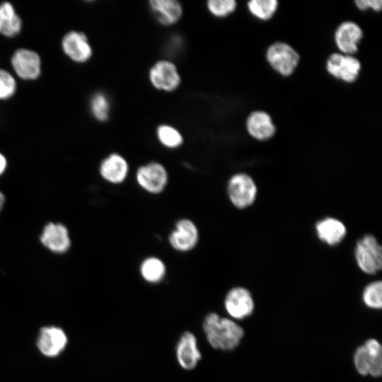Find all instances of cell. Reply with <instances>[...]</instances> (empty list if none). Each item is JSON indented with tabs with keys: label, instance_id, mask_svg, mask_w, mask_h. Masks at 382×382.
Segmentation results:
<instances>
[{
	"label": "cell",
	"instance_id": "cell-1",
	"mask_svg": "<svg viewBox=\"0 0 382 382\" xmlns=\"http://www.w3.org/2000/svg\"><path fill=\"white\" fill-rule=\"evenodd\" d=\"M203 330L209 344L213 348L227 351L238 347L244 335L239 325L215 313L205 317Z\"/></svg>",
	"mask_w": 382,
	"mask_h": 382
},
{
	"label": "cell",
	"instance_id": "cell-2",
	"mask_svg": "<svg viewBox=\"0 0 382 382\" xmlns=\"http://www.w3.org/2000/svg\"><path fill=\"white\" fill-rule=\"evenodd\" d=\"M147 77L155 90L166 93L178 90L183 81L178 66L169 58L155 61L149 68Z\"/></svg>",
	"mask_w": 382,
	"mask_h": 382
},
{
	"label": "cell",
	"instance_id": "cell-3",
	"mask_svg": "<svg viewBox=\"0 0 382 382\" xmlns=\"http://www.w3.org/2000/svg\"><path fill=\"white\" fill-rule=\"evenodd\" d=\"M354 257L359 269L368 274H375L381 270L382 248L371 234L364 235L357 242Z\"/></svg>",
	"mask_w": 382,
	"mask_h": 382
},
{
	"label": "cell",
	"instance_id": "cell-4",
	"mask_svg": "<svg viewBox=\"0 0 382 382\" xmlns=\"http://www.w3.org/2000/svg\"><path fill=\"white\" fill-rule=\"evenodd\" d=\"M135 179L144 191L152 195L162 193L166 188L169 175L165 166L156 161L139 166L136 170Z\"/></svg>",
	"mask_w": 382,
	"mask_h": 382
},
{
	"label": "cell",
	"instance_id": "cell-5",
	"mask_svg": "<svg viewBox=\"0 0 382 382\" xmlns=\"http://www.w3.org/2000/svg\"><path fill=\"white\" fill-rule=\"evenodd\" d=\"M354 361L360 374L379 377L382 373V348L379 342L375 339L366 340L356 349Z\"/></svg>",
	"mask_w": 382,
	"mask_h": 382
},
{
	"label": "cell",
	"instance_id": "cell-6",
	"mask_svg": "<svg viewBox=\"0 0 382 382\" xmlns=\"http://www.w3.org/2000/svg\"><path fill=\"white\" fill-rule=\"evenodd\" d=\"M257 189L253 179L248 174L233 175L227 183V194L231 204L238 209L250 206L257 196Z\"/></svg>",
	"mask_w": 382,
	"mask_h": 382
},
{
	"label": "cell",
	"instance_id": "cell-7",
	"mask_svg": "<svg viewBox=\"0 0 382 382\" xmlns=\"http://www.w3.org/2000/svg\"><path fill=\"white\" fill-rule=\"evenodd\" d=\"M266 59L276 72L284 76H288L295 71L300 57L289 44L277 42L272 44L267 50Z\"/></svg>",
	"mask_w": 382,
	"mask_h": 382
},
{
	"label": "cell",
	"instance_id": "cell-8",
	"mask_svg": "<svg viewBox=\"0 0 382 382\" xmlns=\"http://www.w3.org/2000/svg\"><path fill=\"white\" fill-rule=\"evenodd\" d=\"M199 231L197 224L190 219H178L168 236L170 246L180 253L195 249L199 243Z\"/></svg>",
	"mask_w": 382,
	"mask_h": 382
},
{
	"label": "cell",
	"instance_id": "cell-9",
	"mask_svg": "<svg viewBox=\"0 0 382 382\" xmlns=\"http://www.w3.org/2000/svg\"><path fill=\"white\" fill-rule=\"evenodd\" d=\"M361 63L353 55L335 52L326 62L327 71L333 77L345 83L355 81L361 71Z\"/></svg>",
	"mask_w": 382,
	"mask_h": 382
},
{
	"label": "cell",
	"instance_id": "cell-10",
	"mask_svg": "<svg viewBox=\"0 0 382 382\" xmlns=\"http://www.w3.org/2000/svg\"><path fill=\"white\" fill-rule=\"evenodd\" d=\"M148 8L156 22L163 27L178 24L184 14L183 6L178 0H150Z\"/></svg>",
	"mask_w": 382,
	"mask_h": 382
},
{
	"label": "cell",
	"instance_id": "cell-11",
	"mask_svg": "<svg viewBox=\"0 0 382 382\" xmlns=\"http://www.w3.org/2000/svg\"><path fill=\"white\" fill-rule=\"evenodd\" d=\"M98 170L105 181L112 185H120L123 183L129 175V164L123 155L112 152L101 161Z\"/></svg>",
	"mask_w": 382,
	"mask_h": 382
},
{
	"label": "cell",
	"instance_id": "cell-12",
	"mask_svg": "<svg viewBox=\"0 0 382 382\" xmlns=\"http://www.w3.org/2000/svg\"><path fill=\"white\" fill-rule=\"evenodd\" d=\"M40 241L45 248L56 254L65 253L71 245L69 231L61 223H47L42 229Z\"/></svg>",
	"mask_w": 382,
	"mask_h": 382
},
{
	"label": "cell",
	"instance_id": "cell-13",
	"mask_svg": "<svg viewBox=\"0 0 382 382\" xmlns=\"http://www.w3.org/2000/svg\"><path fill=\"white\" fill-rule=\"evenodd\" d=\"M225 308L232 318L243 319L250 316L254 309V301L250 292L241 286L230 289L224 299Z\"/></svg>",
	"mask_w": 382,
	"mask_h": 382
},
{
	"label": "cell",
	"instance_id": "cell-14",
	"mask_svg": "<svg viewBox=\"0 0 382 382\" xmlns=\"http://www.w3.org/2000/svg\"><path fill=\"white\" fill-rule=\"evenodd\" d=\"M62 47L72 61L85 63L93 56V48L87 35L79 31H70L62 40Z\"/></svg>",
	"mask_w": 382,
	"mask_h": 382
},
{
	"label": "cell",
	"instance_id": "cell-15",
	"mask_svg": "<svg viewBox=\"0 0 382 382\" xmlns=\"http://www.w3.org/2000/svg\"><path fill=\"white\" fill-rule=\"evenodd\" d=\"M11 62L16 74L23 80H35L40 75L41 59L39 54L33 50H16Z\"/></svg>",
	"mask_w": 382,
	"mask_h": 382
},
{
	"label": "cell",
	"instance_id": "cell-16",
	"mask_svg": "<svg viewBox=\"0 0 382 382\" xmlns=\"http://www.w3.org/2000/svg\"><path fill=\"white\" fill-rule=\"evenodd\" d=\"M362 37L363 31L358 24L352 21H345L336 29L334 40L340 53L353 55L357 52Z\"/></svg>",
	"mask_w": 382,
	"mask_h": 382
},
{
	"label": "cell",
	"instance_id": "cell-17",
	"mask_svg": "<svg viewBox=\"0 0 382 382\" xmlns=\"http://www.w3.org/2000/svg\"><path fill=\"white\" fill-rule=\"evenodd\" d=\"M67 337L62 329L57 327H44L40 330L37 345L47 357L57 356L66 347Z\"/></svg>",
	"mask_w": 382,
	"mask_h": 382
},
{
	"label": "cell",
	"instance_id": "cell-18",
	"mask_svg": "<svg viewBox=\"0 0 382 382\" xmlns=\"http://www.w3.org/2000/svg\"><path fill=\"white\" fill-rule=\"evenodd\" d=\"M176 358L180 366L185 370L196 367L202 354L194 334L185 332L181 335L176 346Z\"/></svg>",
	"mask_w": 382,
	"mask_h": 382
},
{
	"label": "cell",
	"instance_id": "cell-19",
	"mask_svg": "<svg viewBox=\"0 0 382 382\" xmlns=\"http://www.w3.org/2000/svg\"><path fill=\"white\" fill-rule=\"evenodd\" d=\"M248 134L259 141H265L272 137L276 132L270 115L262 110L251 112L246 120Z\"/></svg>",
	"mask_w": 382,
	"mask_h": 382
},
{
	"label": "cell",
	"instance_id": "cell-20",
	"mask_svg": "<svg viewBox=\"0 0 382 382\" xmlns=\"http://www.w3.org/2000/svg\"><path fill=\"white\" fill-rule=\"evenodd\" d=\"M316 231L319 239L329 245L340 243L347 233L345 224L333 217H327L318 221L316 224Z\"/></svg>",
	"mask_w": 382,
	"mask_h": 382
},
{
	"label": "cell",
	"instance_id": "cell-21",
	"mask_svg": "<svg viewBox=\"0 0 382 382\" xmlns=\"http://www.w3.org/2000/svg\"><path fill=\"white\" fill-rule=\"evenodd\" d=\"M22 28L21 18L16 13L13 6L5 1L0 4V33L13 37L20 33Z\"/></svg>",
	"mask_w": 382,
	"mask_h": 382
},
{
	"label": "cell",
	"instance_id": "cell-22",
	"mask_svg": "<svg viewBox=\"0 0 382 382\" xmlns=\"http://www.w3.org/2000/svg\"><path fill=\"white\" fill-rule=\"evenodd\" d=\"M166 265L158 257L149 256L139 265V273L142 279L151 284L161 282L166 274Z\"/></svg>",
	"mask_w": 382,
	"mask_h": 382
},
{
	"label": "cell",
	"instance_id": "cell-23",
	"mask_svg": "<svg viewBox=\"0 0 382 382\" xmlns=\"http://www.w3.org/2000/svg\"><path fill=\"white\" fill-rule=\"evenodd\" d=\"M158 142L168 149H177L184 144L183 133L175 126L168 123H161L155 129Z\"/></svg>",
	"mask_w": 382,
	"mask_h": 382
},
{
	"label": "cell",
	"instance_id": "cell-24",
	"mask_svg": "<svg viewBox=\"0 0 382 382\" xmlns=\"http://www.w3.org/2000/svg\"><path fill=\"white\" fill-rule=\"evenodd\" d=\"M91 112L97 121L105 122L110 119L111 102L109 96L103 91L95 93L90 99Z\"/></svg>",
	"mask_w": 382,
	"mask_h": 382
},
{
	"label": "cell",
	"instance_id": "cell-25",
	"mask_svg": "<svg viewBox=\"0 0 382 382\" xmlns=\"http://www.w3.org/2000/svg\"><path fill=\"white\" fill-rule=\"evenodd\" d=\"M249 12L257 18L267 21L275 13L278 1L277 0H251L248 2Z\"/></svg>",
	"mask_w": 382,
	"mask_h": 382
},
{
	"label": "cell",
	"instance_id": "cell-26",
	"mask_svg": "<svg viewBox=\"0 0 382 382\" xmlns=\"http://www.w3.org/2000/svg\"><path fill=\"white\" fill-rule=\"evenodd\" d=\"M205 7L213 17L223 18L233 13L237 7L235 0H209Z\"/></svg>",
	"mask_w": 382,
	"mask_h": 382
},
{
	"label": "cell",
	"instance_id": "cell-27",
	"mask_svg": "<svg viewBox=\"0 0 382 382\" xmlns=\"http://www.w3.org/2000/svg\"><path fill=\"white\" fill-rule=\"evenodd\" d=\"M363 301L366 306L380 309L382 306V283L375 281L369 284L364 289Z\"/></svg>",
	"mask_w": 382,
	"mask_h": 382
},
{
	"label": "cell",
	"instance_id": "cell-28",
	"mask_svg": "<svg viewBox=\"0 0 382 382\" xmlns=\"http://www.w3.org/2000/svg\"><path fill=\"white\" fill-rule=\"evenodd\" d=\"M16 82L13 76L4 69H0V100H6L14 95Z\"/></svg>",
	"mask_w": 382,
	"mask_h": 382
},
{
	"label": "cell",
	"instance_id": "cell-29",
	"mask_svg": "<svg viewBox=\"0 0 382 382\" xmlns=\"http://www.w3.org/2000/svg\"><path fill=\"white\" fill-rule=\"evenodd\" d=\"M354 3L361 11L371 8L375 11H379L382 8V1L381 0H357Z\"/></svg>",
	"mask_w": 382,
	"mask_h": 382
},
{
	"label": "cell",
	"instance_id": "cell-30",
	"mask_svg": "<svg viewBox=\"0 0 382 382\" xmlns=\"http://www.w3.org/2000/svg\"><path fill=\"white\" fill-rule=\"evenodd\" d=\"M7 167L6 157L0 152V176L5 172Z\"/></svg>",
	"mask_w": 382,
	"mask_h": 382
},
{
	"label": "cell",
	"instance_id": "cell-31",
	"mask_svg": "<svg viewBox=\"0 0 382 382\" xmlns=\"http://www.w3.org/2000/svg\"><path fill=\"white\" fill-rule=\"evenodd\" d=\"M5 203V196L4 193L0 191V212H1Z\"/></svg>",
	"mask_w": 382,
	"mask_h": 382
}]
</instances>
